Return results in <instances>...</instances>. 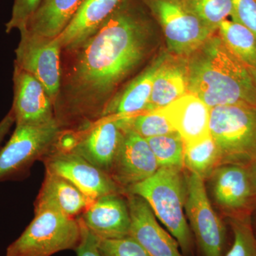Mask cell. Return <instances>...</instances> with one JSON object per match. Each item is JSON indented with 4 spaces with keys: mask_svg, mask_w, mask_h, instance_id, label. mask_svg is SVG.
Wrapping results in <instances>:
<instances>
[{
    "mask_svg": "<svg viewBox=\"0 0 256 256\" xmlns=\"http://www.w3.org/2000/svg\"><path fill=\"white\" fill-rule=\"evenodd\" d=\"M220 164L222 158L220 150L210 134L196 142L184 143V166L190 172L204 180L212 176Z\"/></svg>",
    "mask_w": 256,
    "mask_h": 256,
    "instance_id": "24",
    "label": "cell"
},
{
    "mask_svg": "<svg viewBox=\"0 0 256 256\" xmlns=\"http://www.w3.org/2000/svg\"><path fill=\"white\" fill-rule=\"evenodd\" d=\"M92 203L78 188L60 175L45 170L44 178L34 204V214L54 210L77 218Z\"/></svg>",
    "mask_w": 256,
    "mask_h": 256,
    "instance_id": "18",
    "label": "cell"
},
{
    "mask_svg": "<svg viewBox=\"0 0 256 256\" xmlns=\"http://www.w3.org/2000/svg\"><path fill=\"white\" fill-rule=\"evenodd\" d=\"M185 181V213L202 256H224L226 232L210 204L204 180L190 172Z\"/></svg>",
    "mask_w": 256,
    "mask_h": 256,
    "instance_id": "9",
    "label": "cell"
},
{
    "mask_svg": "<svg viewBox=\"0 0 256 256\" xmlns=\"http://www.w3.org/2000/svg\"><path fill=\"white\" fill-rule=\"evenodd\" d=\"M188 92L186 58L168 55L154 77L146 112L163 108Z\"/></svg>",
    "mask_w": 256,
    "mask_h": 256,
    "instance_id": "21",
    "label": "cell"
},
{
    "mask_svg": "<svg viewBox=\"0 0 256 256\" xmlns=\"http://www.w3.org/2000/svg\"><path fill=\"white\" fill-rule=\"evenodd\" d=\"M14 100L11 110L16 126H42L56 122L54 107L43 85L14 64Z\"/></svg>",
    "mask_w": 256,
    "mask_h": 256,
    "instance_id": "13",
    "label": "cell"
},
{
    "mask_svg": "<svg viewBox=\"0 0 256 256\" xmlns=\"http://www.w3.org/2000/svg\"><path fill=\"white\" fill-rule=\"evenodd\" d=\"M210 134L220 150L222 164L256 160V108L240 105L210 108Z\"/></svg>",
    "mask_w": 256,
    "mask_h": 256,
    "instance_id": "5",
    "label": "cell"
},
{
    "mask_svg": "<svg viewBox=\"0 0 256 256\" xmlns=\"http://www.w3.org/2000/svg\"><path fill=\"white\" fill-rule=\"evenodd\" d=\"M218 35L225 46L248 68H256V37L248 28L234 20H224Z\"/></svg>",
    "mask_w": 256,
    "mask_h": 256,
    "instance_id": "23",
    "label": "cell"
},
{
    "mask_svg": "<svg viewBox=\"0 0 256 256\" xmlns=\"http://www.w3.org/2000/svg\"><path fill=\"white\" fill-rule=\"evenodd\" d=\"M212 190L215 202L227 210H240L252 196V176L240 164H226L214 172Z\"/></svg>",
    "mask_w": 256,
    "mask_h": 256,
    "instance_id": "20",
    "label": "cell"
},
{
    "mask_svg": "<svg viewBox=\"0 0 256 256\" xmlns=\"http://www.w3.org/2000/svg\"><path fill=\"white\" fill-rule=\"evenodd\" d=\"M20 32L14 64L38 80L54 104L60 92L62 48L58 38Z\"/></svg>",
    "mask_w": 256,
    "mask_h": 256,
    "instance_id": "10",
    "label": "cell"
},
{
    "mask_svg": "<svg viewBox=\"0 0 256 256\" xmlns=\"http://www.w3.org/2000/svg\"><path fill=\"white\" fill-rule=\"evenodd\" d=\"M42 0H14L11 18L5 24L6 33L24 30L28 20L38 10Z\"/></svg>",
    "mask_w": 256,
    "mask_h": 256,
    "instance_id": "30",
    "label": "cell"
},
{
    "mask_svg": "<svg viewBox=\"0 0 256 256\" xmlns=\"http://www.w3.org/2000/svg\"><path fill=\"white\" fill-rule=\"evenodd\" d=\"M188 92L210 108L240 105L256 108V82L250 70L214 34L186 58Z\"/></svg>",
    "mask_w": 256,
    "mask_h": 256,
    "instance_id": "2",
    "label": "cell"
},
{
    "mask_svg": "<svg viewBox=\"0 0 256 256\" xmlns=\"http://www.w3.org/2000/svg\"><path fill=\"white\" fill-rule=\"evenodd\" d=\"M78 217L98 238L118 239L129 236V207L127 198L121 194L99 197Z\"/></svg>",
    "mask_w": 256,
    "mask_h": 256,
    "instance_id": "15",
    "label": "cell"
},
{
    "mask_svg": "<svg viewBox=\"0 0 256 256\" xmlns=\"http://www.w3.org/2000/svg\"><path fill=\"white\" fill-rule=\"evenodd\" d=\"M82 226V240L75 252L77 256H102L98 249V238L88 229L78 217Z\"/></svg>",
    "mask_w": 256,
    "mask_h": 256,
    "instance_id": "32",
    "label": "cell"
},
{
    "mask_svg": "<svg viewBox=\"0 0 256 256\" xmlns=\"http://www.w3.org/2000/svg\"><path fill=\"white\" fill-rule=\"evenodd\" d=\"M124 132L118 117L106 116L79 130H62L55 148L72 152L110 175Z\"/></svg>",
    "mask_w": 256,
    "mask_h": 256,
    "instance_id": "8",
    "label": "cell"
},
{
    "mask_svg": "<svg viewBox=\"0 0 256 256\" xmlns=\"http://www.w3.org/2000/svg\"><path fill=\"white\" fill-rule=\"evenodd\" d=\"M182 170L160 168L150 178L127 188L126 194L144 198L178 242L184 256H192L194 240L185 215L186 181Z\"/></svg>",
    "mask_w": 256,
    "mask_h": 256,
    "instance_id": "3",
    "label": "cell"
},
{
    "mask_svg": "<svg viewBox=\"0 0 256 256\" xmlns=\"http://www.w3.org/2000/svg\"><path fill=\"white\" fill-rule=\"evenodd\" d=\"M158 110L166 118L185 144L196 142L210 136V108L191 92H186Z\"/></svg>",
    "mask_w": 256,
    "mask_h": 256,
    "instance_id": "16",
    "label": "cell"
},
{
    "mask_svg": "<svg viewBox=\"0 0 256 256\" xmlns=\"http://www.w3.org/2000/svg\"><path fill=\"white\" fill-rule=\"evenodd\" d=\"M14 124H15L14 114L12 111L10 110L4 118L0 121V146Z\"/></svg>",
    "mask_w": 256,
    "mask_h": 256,
    "instance_id": "33",
    "label": "cell"
},
{
    "mask_svg": "<svg viewBox=\"0 0 256 256\" xmlns=\"http://www.w3.org/2000/svg\"><path fill=\"white\" fill-rule=\"evenodd\" d=\"M250 176H252V184H254V188H256V160H255V163H254V168H252V172L250 173Z\"/></svg>",
    "mask_w": 256,
    "mask_h": 256,
    "instance_id": "34",
    "label": "cell"
},
{
    "mask_svg": "<svg viewBox=\"0 0 256 256\" xmlns=\"http://www.w3.org/2000/svg\"><path fill=\"white\" fill-rule=\"evenodd\" d=\"M124 195L130 216L129 236L151 256H184L178 242L162 228L148 202L138 195Z\"/></svg>",
    "mask_w": 256,
    "mask_h": 256,
    "instance_id": "14",
    "label": "cell"
},
{
    "mask_svg": "<svg viewBox=\"0 0 256 256\" xmlns=\"http://www.w3.org/2000/svg\"><path fill=\"white\" fill-rule=\"evenodd\" d=\"M84 2L42 0L36 12L21 31L45 38H56L68 26Z\"/></svg>",
    "mask_w": 256,
    "mask_h": 256,
    "instance_id": "22",
    "label": "cell"
},
{
    "mask_svg": "<svg viewBox=\"0 0 256 256\" xmlns=\"http://www.w3.org/2000/svg\"><path fill=\"white\" fill-rule=\"evenodd\" d=\"M122 128L124 138L110 176L126 194L127 188L152 176L160 166L146 140L132 130Z\"/></svg>",
    "mask_w": 256,
    "mask_h": 256,
    "instance_id": "12",
    "label": "cell"
},
{
    "mask_svg": "<svg viewBox=\"0 0 256 256\" xmlns=\"http://www.w3.org/2000/svg\"><path fill=\"white\" fill-rule=\"evenodd\" d=\"M146 140L160 168L182 169L184 142L178 132Z\"/></svg>",
    "mask_w": 256,
    "mask_h": 256,
    "instance_id": "26",
    "label": "cell"
},
{
    "mask_svg": "<svg viewBox=\"0 0 256 256\" xmlns=\"http://www.w3.org/2000/svg\"><path fill=\"white\" fill-rule=\"evenodd\" d=\"M98 249L102 256H151L130 236L118 239L98 238Z\"/></svg>",
    "mask_w": 256,
    "mask_h": 256,
    "instance_id": "29",
    "label": "cell"
},
{
    "mask_svg": "<svg viewBox=\"0 0 256 256\" xmlns=\"http://www.w3.org/2000/svg\"><path fill=\"white\" fill-rule=\"evenodd\" d=\"M160 25L170 53L188 58L215 34L210 28L188 9L183 0H142Z\"/></svg>",
    "mask_w": 256,
    "mask_h": 256,
    "instance_id": "6",
    "label": "cell"
},
{
    "mask_svg": "<svg viewBox=\"0 0 256 256\" xmlns=\"http://www.w3.org/2000/svg\"><path fill=\"white\" fill-rule=\"evenodd\" d=\"M249 70H250V74H252V77H254L256 82V68H249Z\"/></svg>",
    "mask_w": 256,
    "mask_h": 256,
    "instance_id": "35",
    "label": "cell"
},
{
    "mask_svg": "<svg viewBox=\"0 0 256 256\" xmlns=\"http://www.w3.org/2000/svg\"><path fill=\"white\" fill-rule=\"evenodd\" d=\"M42 161L45 170L68 180L92 202L106 195L124 194L110 175L72 152L54 146Z\"/></svg>",
    "mask_w": 256,
    "mask_h": 256,
    "instance_id": "11",
    "label": "cell"
},
{
    "mask_svg": "<svg viewBox=\"0 0 256 256\" xmlns=\"http://www.w3.org/2000/svg\"><path fill=\"white\" fill-rule=\"evenodd\" d=\"M232 20L248 28L256 37V0H232Z\"/></svg>",
    "mask_w": 256,
    "mask_h": 256,
    "instance_id": "31",
    "label": "cell"
},
{
    "mask_svg": "<svg viewBox=\"0 0 256 256\" xmlns=\"http://www.w3.org/2000/svg\"><path fill=\"white\" fill-rule=\"evenodd\" d=\"M118 118L122 127L132 130L144 139L176 132L160 110Z\"/></svg>",
    "mask_w": 256,
    "mask_h": 256,
    "instance_id": "25",
    "label": "cell"
},
{
    "mask_svg": "<svg viewBox=\"0 0 256 256\" xmlns=\"http://www.w3.org/2000/svg\"><path fill=\"white\" fill-rule=\"evenodd\" d=\"M128 0H84L65 30L57 37L62 50L76 46L94 34Z\"/></svg>",
    "mask_w": 256,
    "mask_h": 256,
    "instance_id": "19",
    "label": "cell"
},
{
    "mask_svg": "<svg viewBox=\"0 0 256 256\" xmlns=\"http://www.w3.org/2000/svg\"><path fill=\"white\" fill-rule=\"evenodd\" d=\"M154 22L142 0H128L85 41L62 50L54 104L62 130H79L104 118L120 85L146 60Z\"/></svg>",
    "mask_w": 256,
    "mask_h": 256,
    "instance_id": "1",
    "label": "cell"
},
{
    "mask_svg": "<svg viewBox=\"0 0 256 256\" xmlns=\"http://www.w3.org/2000/svg\"><path fill=\"white\" fill-rule=\"evenodd\" d=\"M234 242L224 256H256V237L246 220H230Z\"/></svg>",
    "mask_w": 256,
    "mask_h": 256,
    "instance_id": "28",
    "label": "cell"
},
{
    "mask_svg": "<svg viewBox=\"0 0 256 256\" xmlns=\"http://www.w3.org/2000/svg\"><path fill=\"white\" fill-rule=\"evenodd\" d=\"M166 57V54H161L142 72L126 84L111 100L104 117H124L146 112L154 77Z\"/></svg>",
    "mask_w": 256,
    "mask_h": 256,
    "instance_id": "17",
    "label": "cell"
},
{
    "mask_svg": "<svg viewBox=\"0 0 256 256\" xmlns=\"http://www.w3.org/2000/svg\"><path fill=\"white\" fill-rule=\"evenodd\" d=\"M188 10L217 31L220 24L233 14L232 0H183Z\"/></svg>",
    "mask_w": 256,
    "mask_h": 256,
    "instance_id": "27",
    "label": "cell"
},
{
    "mask_svg": "<svg viewBox=\"0 0 256 256\" xmlns=\"http://www.w3.org/2000/svg\"><path fill=\"white\" fill-rule=\"evenodd\" d=\"M78 217L54 210L34 214V218L6 248V256H52L64 250L75 252L82 240Z\"/></svg>",
    "mask_w": 256,
    "mask_h": 256,
    "instance_id": "4",
    "label": "cell"
},
{
    "mask_svg": "<svg viewBox=\"0 0 256 256\" xmlns=\"http://www.w3.org/2000/svg\"><path fill=\"white\" fill-rule=\"evenodd\" d=\"M62 130L57 122L42 126H16L0 149V182L22 178L35 162L54 148Z\"/></svg>",
    "mask_w": 256,
    "mask_h": 256,
    "instance_id": "7",
    "label": "cell"
}]
</instances>
